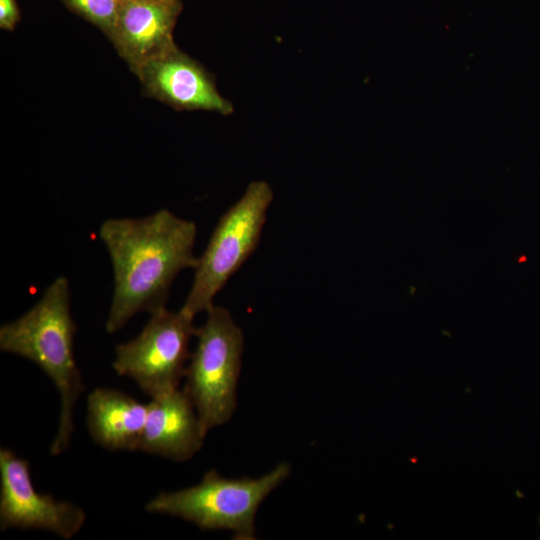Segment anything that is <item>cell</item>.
Here are the masks:
<instances>
[{
  "label": "cell",
  "mask_w": 540,
  "mask_h": 540,
  "mask_svg": "<svg viewBox=\"0 0 540 540\" xmlns=\"http://www.w3.org/2000/svg\"><path fill=\"white\" fill-rule=\"evenodd\" d=\"M109 254L114 291L105 323L112 334L134 315L165 308L177 275L195 268L197 226L167 209L138 219L111 218L98 231Z\"/></svg>",
  "instance_id": "cell-1"
},
{
  "label": "cell",
  "mask_w": 540,
  "mask_h": 540,
  "mask_svg": "<svg viewBox=\"0 0 540 540\" xmlns=\"http://www.w3.org/2000/svg\"><path fill=\"white\" fill-rule=\"evenodd\" d=\"M70 297L67 278L59 276L31 309L0 327L1 351L33 362L50 378L59 393V424L50 446L53 456L70 446L75 429V404L85 390L74 356L77 326L71 315Z\"/></svg>",
  "instance_id": "cell-2"
},
{
  "label": "cell",
  "mask_w": 540,
  "mask_h": 540,
  "mask_svg": "<svg viewBox=\"0 0 540 540\" xmlns=\"http://www.w3.org/2000/svg\"><path fill=\"white\" fill-rule=\"evenodd\" d=\"M290 471L288 463H280L259 478L231 479L210 470L196 485L159 493L145 510L179 517L203 530H228L238 540H252L259 506Z\"/></svg>",
  "instance_id": "cell-3"
},
{
  "label": "cell",
  "mask_w": 540,
  "mask_h": 540,
  "mask_svg": "<svg viewBox=\"0 0 540 540\" xmlns=\"http://www.w3.org/2000/svg\"><path fill=\"white\" fill-rule=\"evenodd\" d=\"M206 314L196 329L182 389L208 433L226 424L236 410L244 334L226 308L214 305Z\"/></svg>",
  "instance_id": "cell-4"
},
{
  "label": "cell",
  "mask_w": 540,
  "mask_h": 540,
  "mask_svg": "<svg viewBox=\"0 0 540 540\" xmlns=\"http://www.w3.org/2000/svg\"><path fill=\"white\" fill-rule=\"evenodd\" d=\"M263 180L248 184L243 195L223 213L194 268V279L181 309L195 315L214 306V298L253 254L273 201Z\"/></svg>",
  "instance_id": "cell-5"
},
{
  "label": "cell",
  "mask_w": 540,
  "mask_h": 540,
  "mask_svg": "<svg viewBox=\"0 0 540 540\" xmlns=\"http://www.w3.org/2000/svg\"><path fill=\"white\" fill-rule=\"evenodd\" d=\"M150 315L134 339L116 346L112 367L152 399L179 389L197 328L194 317L182 309L174 312L165 307Z\"/></svg>",
  "instance_id": "cell-6"
},
{
  "label": "cell",
  "mask_w": 540,
  "mask_h": 540,
  "mask_svg": "<svg viewBox=\"0 0 540 540\" xmlns=\"http://www.w3.org/2000/svg\"><path fill=\"white\" fill-rule=\"evenodd\" d=\"M86 519L79 506L39 493L30 464L12 450L0 449V529H40L69 540Z\"/></svg>",
  "instance_id": "cell-7"
},
{
  "label": "cell",
  "mask_w": 540,
  "mask_h": 540,
  "mask_svg": "<svg viewBox=\"0 0 540 540\" xmlns=\"http://www.w3.org/2000/svg\"><path fill=\"white\" fill-rule=\"evenodd\" d=\"M135 74L150 95L175 109L222 115L234 111L204 67L176 46L144 64Z\"/></svg>",
  "instance_id": "cell-8"
},
{
  "label": "cell",
  "mask_w": 540,
  "mask_h": 540,
  "mask_svg": "<svg viewBox=\"0 0 540 540\" xmlns=\"http://www.w3.org/2000/svg\"><path fill=\"white\" fill-rule=\"evenodd\" d=\"M180 10V1L122 0L116 24L108 37L134 73L176 46L173 29Z\"/></svg>",
  "instance_id": "cell-9"
},
{
  "label": "cell",
  "mask_w": 540,
  "mask_h": 540,
  "mask_svg": "<svg viewBox=\"0 0 540 540\" xmlns=\"http://www.w3.org/2000/svg\"><path fill=\"white\" fill-rule=\"evenodd\" d=\"M206 434L191 400L177 389L151 399L138 451L183 462L201 449Z\"/></svg>",
  "instance_id": "cell-10"
},
{
  "label": "cell",
  "mask_w": 540,
  "mask_h": 540,
  "mask_svg": "<svg viewBox=\"0 0 540 540\" xmlns=\"http://www.w3.org/2000/svg\"><path fill=\"white\" fill-rule=\"evenodd\" d=\"M148 404L112 388H96L87 397V427L93 440L111 451L138 450Z\"/></svg>",
  "instance_id": "cell-11"
},
{
  "label": "cell",
  "mask_w": 540,
  "mask_h": 540,
  "mask_svg": "<svg viewBox=\"0 0 540 540\" xmlns=\"http://www.w3.org/2000/svg\"><path fill=\"white\" fill-rule=\"evenodd\" d=\"M75 11L108 36L116 24L122 0H65Z\"/></svg>",
  "instance_id": "cell-12"
},
{
  "label": "cell",
  "mask_w": 540,
  "mask_h": 540,
  "mask_svg": "<svg viewBox=\"0 0 540 540\" xmlns=\"http://www.w3.org/2000/svg\"><path fill=\"white\" fill-rule=\"evenodd\" d=\"M19 20V11L15 0H0V27L12 30Z\"/></svg>",
  "instance_id": "cell-13"
},
{
  "label": "cell",
  "mask_w": 540,
  "mask_h": 540,
  "mask_svg": "<svg viewBox=\"0 0 540 540\" xmlns=\"http://www.w3.org/2000/svg\"><path fill=\"white\" fill-rule=\"evenodd\" d=\"M124 1H139V2H156V3H173L180 0H124Z\"/></svg>",
  "instance_id": "cell-14"
}]
</instances>
